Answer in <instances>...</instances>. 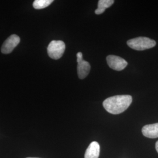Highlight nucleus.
<instances>
[{
  "label": "nucleus",
  "mask_w": 158,
  "mask_h": 158,
  "mask_svg": "<svg viewBox=\"0 0 158 158\" xmlns=\"http://www.w3.org/2000/svg\"></svg>",
  "instance_id": "obj_12"
},
{
  "label": "nucleus",
  "mask_w": 158,
  "mask_h": 158,
  "mask_svg": "<svg viewBox=\"0 0 158 158\" xmlns=\"http://www.w3.org/2000/svg\"><path fill=\"white\" fill-rule=\"evenodd\" d=\"M53 2V0H35L33 3V6L35 9L40 10L48 7Z\"/></svg>",
  "instance_id": "obj_10"
},
{
  "label": "nucleus",
  "mask_w": 158,
  "mask_h": 158,
  "mask_svg": "<svg viewBox=\"0 0 158 158\" xmlns=\"http://www.w3.org/2000/svg\"><path fill=\"white\" fill-rule=\"evenodd\" d=\"M132 97L130 95H118L106 99L103 102V107L112 114H119L124 112L130 107Z\"/></svg>",
  "instance_id": "obj_1"
},
{
  "label": "nucleus",
  "mask_w": 158,
  "mask_h": 158,
  "mask_svg": "<svg viewBox=\"0 0 158 158\" xmlns=\"http://www.w3.org/2000/svg\"><path fill=\"white\" fill-rule=\"evenodd\" d=\"M114 2V0H100L98 2V8L95 10L96 14H102L106 11V9L112 6Z\"/></svg>",
  "instance_id": "obj_9"
},
{
  "label": "nucleus",
  "mask_w": 158,
  "mask_h": 158,
  "mask_svg": "<svg viewBox=\"0 0 158 158\" xmlns=\"http://www.w3.org/2000/svg\"><path fill=\"white\" fill-rule=\"evenodd\" d=\"M77 62L78 63L77 74L79 79H85L90 73V64L88 62L83 60L81 52H78L77 53Z\"/></svg>",
  "instance_id": "obj_4"
},
{
  "label": "nucleus",
  "mask_w": 158,
  "mask_h": 158,
  "mask_svg": "<svg viewBox=\"0 0 158 158\" xmlns=\"http://www.w3.org/2000/svg\"><path fill=\"white\" fill-rule=\"evenodd\" d=\"M156 42L147 37H138L127 41V45L136 51H144L156 46Z\"/></svg>",
  "instance_id": "obj_2"
},
{
  "label": "nucleus",
  "mask_w": 158,
  "mask_h": 158,
  "mask_svg": "<svg viewBox=\"0 0 158 158\" xmlns=\"http://www.w3.org/2000/svg\"><path fill=\"white\" fill-rule=\"evenodd\" d=\"M107 62L110 68L117 71L123 70L128 65L125 59L115 55H108L107 57Z\"/></svg>",
  "instance_id": "obj_5"
},
{
  "label": "nucleus",
  "mask_w": 158,
  "mask_h": 158,
  "mask_svg": "<svg viewBox=\"0 0 158 158\" xmlns=\"http://www.w3.org/2000/svg\"><path fill=\"white\" fill-rule=\"evenodd\" d=\"M20 42V38L17 35H12L4 42L1 47V52L4 54L11 53Z\"/></svg>",
  "instance_id": "obj_6"
},
{
  "label": "nucleus",
  "mask_w": 158,
  "mask_h": 158,
  "mask_svg": "<svg viewBox=\"0 0 158 158\" xmlns=\"http://www.w3.org/2000/svg\"><path fill=\"white\" fill-rule=\"evenodd\" d=\"M66 45L62 40H52L48 46V54L53 59H60L65 51Z\"/></svg>",
  "instance_id": "obj_3"
},
{
  "label": "nucleus",
  "mask_w": 158,
  "mask_h": 158,
  "mask_svg": "<svg viewBox=\"0 0 158 158\" xmlns=\"http://www.w3.org/2000/svg\"><path fill=\"white\" fill-rule=\"evenodd\" d=\"M142 132L149 138H158V123L145 125L142 129Z\"/></svg>",
  "instance_id": "obj_7"
},
{
  "label": "nucleus",
  "mask_w": 158,
  "mask_h": 158,
  "mask_svg": "<svg viewBox=\"0 0 158 158\" xmlns=\"http://www.w3.org/2000/svg\"><path fill=\"white\" fill-rule=\"evenodd\" d=\"M100 147L96 141L92 142L85 152V158H98Z\"/></svg>",
  "instance_id": "obj_8"
},
{
  "label": "nucleus",
  "mask_w": 158,
  "mask_h": 158,
  "mask_svg": "<svg viewBox=\"0 0 158 158\" xmlns=\"http://www.w3.org/2000/svg\"><path fill=\"white\" fill-rule=\"evenodd\" d=\"M155 148H156V150L158 153V141L156 142V145H155Z\"/></svg>",
  "instance_id": "obj_11"
}]
</instances>
